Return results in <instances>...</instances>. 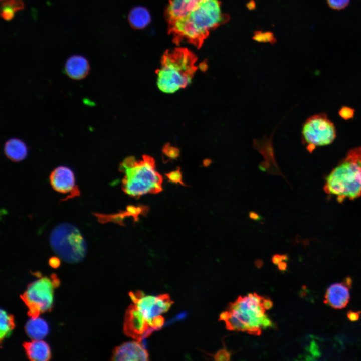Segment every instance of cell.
Listing matches in <instances>:
<instances>
[{"mask_svg": "<svg viewBox=\"0 0 361 361\" xmlns=\"http://www.w3.org/2000/svg\"><path fill=\"white\" fill-rule=\"evenodd\" d=\"M50 265L53 268L58 267L60 264V260L57 257H52L49 260Z\"/></svg>", "mask_w": 361, "mask_h": 361, "instance_id": "cell-32", "label": "cell"}, {"mask_svg": "<svg viewBox=\"0 0 361 361\" xmlns=\"http://www.w3.org/2000/svg\"><path fill=\"white\" fill-rule=\"evenodd\" d=\"M154 159L144 155L142 160L127 157L120 164L119 170L124 174L122 180L123 191L132 197L146 193L156 194L162 190V176L155 170Z\"/></svg>", "mask_w": 361, "mask_h": 361, "instance_id": "cell-4", "label": "cell"}, {"mask_svg": "<svg viewBox=\"0 0 361 361\" xmlns=\"http://www.w3.org/2000/svg\"><path fill=\"white\" fill-rule=\"evenodd\" d=\"M323 189L340 203L361 197V146L348 151L327 176Z\"/></svg>", "mask_w": 361, "mask_h": 361, "instance_id": "cell-2", "label": "cell"}, {"mask_svg": "<svg viewBox=\"0 0 361 361\" xmlns=\"http://www.w3.org/2000/svg\"><path fill=\"white\" fill-rule=\"evenodd\" d=\"M49 180L52 188L57 192L70 193L65 199L62 200L63 201L80 195L78 187L75 184L74 173L69 167L59 166L55 168L51 172Z\"/></svg>", "mask_w": 361, "mask_h": 361, "instance_id": "cell-10", "label": "cell"}, {"mask_svg": "<svg viewBox=\"0 0 361 361\" xmlns=\"http://www.w3.org/2000/svg\"><path fill=\"white\" fill-rule=\"evenodd\" d=\"M231 315V313L229 310L223 311L220 314L219 320L225 321L230 317Z\"/></svg>", "mask_w": 361, "mask_h": 361, "instance_id": "cell-33", "label": "cell"}, {"mask_svg": "<svg viewBox=\"0 0 361 361\" xmlns=\"http://www.w3.org/2000/svg\"><path fill=\"white\" fill-rule=\"evenodd\" d=\"M128 19L133 28L142 29L149 24L151 16L147 9L139 6L132 9L129 14Z\"/></svg>", "mask_w": 361, "mask_h": 361, "instance_id": "cell-18", "label": "cell"}, {"mask_svg": "<svg viewBox=\"0 0 361 361\" xmlns=\"http://www.w3.org/2000/svg\"><path fill=\"white\" fill-rule=\"evenodd\" d=\"M123 331L126 336L141 342L154 330L150 327L143 313L133 304H130L125 311Z\"/></svg>", "mask_w": 361, "mask_h": 361, "instance_id": "cell-9", "label": "cell"}, {"mask_svg": "<svg viewBox=\"0 0 361 361\" xmlns=\"http://www.w3.org/2000/svg\"><path fill=\"white\" fill-rule=\"evenodd\" d=\"M24 347L28 357L31 360L46 361L51 358L49 345L41 339L25 342Z\"/></svg>", "mask_w": 361, "mask_h": 361, "instance_id": "cell-15", "label": "cell"}, {"mask_svg": "<svg viewBox=\"0 0 361 361\" xmlns=\"http://www.w3.org/2000/svg\"><path fill=\"white\" fill-rule=\"evenodd\" d=\"M268 167V163L266 162H261L259 166V169L263 172L266 171L267 170Z\"/></svg>", "mask_w": 361, "mask_h": 361, "instance_id": "cell-38", "label": "cell"}, {"mask_svg": "<svg viewBox=\"0 0 361 361\" xmlns=\"http://www.w3.org/2000/svg\"><path fill=\"white\" fill-rule=\"evenodd\" d=\"M129 296L148 323L153 317L168 311L173 303L167 293L154 296L145 295L143 292L137 290L129 292Z\"/></svg>", "mask_w": 361, "mask_h": 361, "instance_id": "cell-8", "label": "cell"}, {"mask_svg": "<svg viewBox=\"0 0 361 361\" xmlns=\"http://www.w3.org/2000/svg\"><path fill=\"white\" fill-rule=\"evenodd\" d=\"M211 163L212 161L211 160L207 159L204 160L203 165L205 167H208L211 164Z\"/></svg>", "mask_w": 361, "mask_h": 361, "instance_id": "cell-40", "label": "cell"}, {"mask_svg": "<svg viewBox=\"0 0 361 361\" xmlns=\"http://www.w3.org/2000/svg\"><path fill=\"white\" fill-rule=\"evenodd\" d=\"M162 152L165 156L171 159L176 158L179 154V151L177 148L170 146L169 145H166L164 147Z\"/></svg>", "mask_w": 361, "mask_h": 361, "instance_id": "cell-27", "label": "cell"}, {"mask_svg": "<svg viewBox=\"0 0 361 361\" xmlns=\"http://www.w3.org/2000/svg\"><path fill=\"white\" fill-rule=\"evenodd\" d=\"M196 56L186 48L165 52L161 68L156 71L157 84L163 92L173 93L190 84L197 67Z\"/></svg>", "mask_w": 361, "mask_h": 361, "instance_id": "cell-3", "label": "cell"}, {"mask_svg": "<svg viewBox=\"0 0 361 361\" xmlns=\"http://www.w3.org/2000/svg\"><path fill=\"white\" fill-rule=\"evenodd\" d=\"M225 322L226 328L229 330L248 331L247 326L232 313L230 317Z\"/></svg>", "mask_w": 361, "mask_h": 361, "instance_id": "cell-22", "label": "cell"}, {"mask_svg": "<svg viewBox=\"0 0 361 361\" xmlns=\"http://www.w3.org/2000/svg\"><path fill=\"white\" fill-rule=\"evenodd\" d=\"M277 265L278 270L282 272H285L287 269V263L285 261H281Z\"/></svg>", "mask_w": 361, "mask_h": 361, "instance_id": "cell-36", "label": "cell"}, {"mask_svg": "<svg viewBox=\"0 0 361 361\" xmlns=\"http://www.w3.org/2000/svg\"><path fill=\"white\" fill-rule=\"evenodd\" d=\"M203 0H171L166 10L168 23L187 16Z\"/></svg>", "mask_w": 361, "mask_h": 361, "instance_id": "cell-13", "label": "cell"}, {"mask_svg": "<svg viewBox=\"0 0 361 361\" xmlns=\"http://www.w3.org/2000/svg\"><path fill=\"white\" fill-rule=\"evenodd\" d=\"M302 141L308 152L316 147L331 144L336 137L334 123L324 113L314 114L304 122L301 131Z\"/></svg>", "mask_w": 361, "mask_h": 361, "instance_id": "cell-7", "label": "cell"}, {"mask_svg": "<svg viewBox=\"0 0 361 361\" xmlns=\"http://www.w3.org/2000/svg\"><path fill=\"white\" fill-rule=\"evenodd\" d=\"M247 8L249 10H252L256 8V3L254 0H250L246 4Z\"/></svg>", "mask_w": 361, "mask_h": 361, "instance_id": "cell-37", "label": "cell"}, {"mask_svg": "<svg viewBox=\"0 0 361 361\" xmlns=\"http://www.w3.org/2000/svg\"><path fill=\"white\" fill-rule=\"evenodd\" d=\"M231 352L226 348H223L219 349L213 355L214 360L217 361H228L230 360Z\"/></svg>", "mask_w": 361, "mask_h": 361, "instance_id": "cell-25", "label": "cell"}, {"mask_svg": "<svg viewBox=\"0 0 361 361\" xmlns=\"http://www.w3.org/2000/svg\"><path fill=\"white\" fill-rule=\"evenodd\" d=\"M24 7L22 0H1V15L6 21L12 20L15 13Z\"/></svg>", "mask_w": 361, "mask_h": 361, "instance_id": "cell-19", "label": "cell"}, {"mask_svg": "<svg viewBox=\"0 0 361 361\" xmlns=\"http://www.w3.org/2000/svg\"><path fill=\"white\" fill-rule=\"evenodd\" d=\"M180 168L178 167L177 170L166 173L165 176L169 182L177 184L179 183L183 186H186L182 181V175Z\"/></svg>", "mask_w": 361, "mask_h": 361, "instance_id": "cell-23", "label": "cell"}, {"mask_svg": "<svg viewBox=\"0 0 361 361\" xmlns=\"http://www.w3.org/2000/svg\"><path fill=\"white\" fill-rule=\"evenodd\" d=\"M25 331L31 338L41 339L48 334L49 326L45 320L39 316L32 317L26 323Z\"/></svg>", "mask_w": 361, "mask_h": 361, "instance_id": "cell-17", "label": "cell"}, {"mask_svg": "<svg viewBox=\"0 0 361 361\" xmlns=\"http://www.w3.org/2000/svg\"><path fill=\"white\" fill-rule=\"evenodd\" d=\"M350 0H327L329 7L335 10H341L349 4Z\"/></svg>", "mask_w": 361, "mask_h": 361, "instance_id": "cell-26", "label": "cell"}, {"mask_svg": "<svg viewBox=\"0 0 361 361\" xmlns=\"http://www.w3.org/2000/svg\"><path fill=\"white\" fill-rule=\"evenodd\" d=\"M15 327L13 316L5 310L1 309L0 313V338L1 341L8 337Z\"/></svg>", "mask_w": 361, "mask_h": 361, "instance_id": "cell-20", "label": "cell"}, {"mask_svg": "<svg viewBox=\"0 0 361 361\" xmlns=\"http://www.w3.org/2000/svg\"><path fill=\"white\" fill-rule=\"evenodd\" d=\"M59 284L56 275L52 274L50 277H41L28 286L21 298L29 309L30 316H39L51 309L54 289Z\"/></svg>", "mask_w": 361, "mask_h": 361, "instance_id": "cell-6", "label": "cell"}, {"mask_svg": "<svg viewBox=\"0 0 361 361\" xmlns=\"http://www.w3.org/2000/svg\"><path fill=\"white\" fill-rule=\"evenodd\" d=\"M92 214L97 217L98 221L101 224L112 222L120 225H124L123 221L126 217L131 216L127 210L110 214L96 212H93Z\"/></svg>", "mask_w": 361, "mask_h": 361, "instance_id": "cell-21", "label": "cell"}, {"mask_svg": "<svg viewBox=\"0 0 361 361\" xmlns=\"http://www.w3.org/2000/svg\"><path fill=\"white\" fill-rule=\"evenodd\" d=\"M90 65L88 60L81 55H73L68 58L65 65V72L73 80L84 79L89 73Z\"/></svg>", "mask_w": 361, "mask_h": 361, "instance_id": "cell-14", "label": "cell"}, {"mask_svg": "<svg viewBox=\"0 0 361 361\" xmlns=\"http://www.w3.org/2000/svg\"><path fill=\"white\" fill-rule=\"evenodd\" d=\"M253 39L259 42H267L264 33L260 31L255 32Z\"/></svg>", "mask_w": 361, "mask_h": 361, "instance_id": "cell-29", "label": "cell"}, {"mask_svg": "<svg viewBox=\"0 0 361 361\" xmlns=\"http://www.w3.org/2000/svg\"><path fill=\"white\" fill-rule=\"evenodd\" d=\"M4 153L7 157L14 162L24 160L28 155V148L25 143L17 138L8 140L4 145Z\"/></svg>", "mask_w": 361, "mask_h": 361, "instance_id": "cell-16", "label": "cell"}, {"mask_svg": "<svg viewBox=\"0 0 361 361\" xmlns=\"http://www.w3.org/2000/svg\"><path fill=\"white\" fill-rule=\"evenodd\" d=\"M272 262L275 265H278L282 260L281 255L275 254L273 255L271 258Z\"/></svg>", "mask_w": 361, "mask_h": 361, "instance_id": "cell-35", "label": "cell"}, {"mask_svg": "<svg viewBox=\"0 0 361 361\" xmlns=\"http://www.w3.org/2000/svg\"><path fill=\"white\" fill-rule=\"evenodd\" d=\"M361 315V311H354L349 310L347 312V317L350 321H357Z\"/></svg>", "mask_w": 361, "mask_h": 361, "instance_id": "cell-28", "label": "cell"}, {"mask_svg": "<svg viewBox=\"0 0 361 361\" xmlns=\"http://www.w3.org/2000/svg\"><path fill=\"white\" fill-rule=\"evenodd\" d=\"M262 304L265 310H269L273 307V302L269 297H263Z\"/></svg>", "mask_w": 361, "mask_h": 361, "instance_id": "cell-30", "label": "cell"}, {"mask_svg": "<svg viewBox=\"0 0 361 361\" xmlns=\"http://www.w3.org/2000/svg\"><path fill=\"white\" fill-rule=\"evenodd\" d=\"M352 282L351 278L347 277L342 282L330 285L325 294L324 303L336 309L345 307L349 302Z\"/></svg>", "mask_w": 361, "mask_h": 361, "instance_id": "cell-11", "label": "cell"}, {"mask_svg": "<svg viewBox=\"0 0 361 361\" xmlns=\"http://www.w3.org/2000/svg\"><path fill=\"white\" fill-rule=\"evenodd\" d=\"M112 360H149V353L140 341L125 342L113 351Z\"/></svg>", "mask_w": 361, "mask_h": 361, "instance_id": "cell-12", "label": "cell"}, {"mask_svg": "<svg viewBox=\"0 0 361 361\" xmlns=\"http://www.w3.org/2000/svg\"><path fill=\"white\" fill-rule=\"evenodd\" d=\"M248 215L250 219L254 221H261L264 219L262 216L253 211H250Z\"/></svg>", "mask_w": 361, "mask_h": 361, "instance_id": "cell-31", "label": "cell"}, {"mask_svg": "<svg viewBox=\"0 0 361 361\" xmlns=\"http://www.w3.org/2000/svg\"><path fill=\"white\" fill-rule=\"evenodd\" d=\"M267 42H269L272 44H274L276 40L273 36V34L270 32H264Z\"/></svg>", "mask_w": 361, "mask_h": 361, "instance_id": "cell-34", "label": "cell"}, {"mask_svg": "<svg viewBox=\"0 0 361 361\" xmlns=\"http://www.w3.org/2000/svg\"><path fill=\"white\" fill-rule=\"evenodd\" d=\"M254 263H255V266L258 268H261L264 264V262H263V260H262L261 259L256 260Z\"/></svg>", "mask_w": 361, "mask_h": 361, "instance_id": "cell-39", "label": "cell"}, {"mask_svg": "<svg viewBox=\"0 0 361 361\" xmlns=\"http://www.w3.org/2000/svg\"><path fill=\"white\" fill-rule=\"evenodd\" d=\"M50 243L58 255L69 263L80 261L86 253V243L80 231L68 223H61L53 229Z\"/></svg>", "mask_w": 361, "mask_h": 361, "instance_id": "cell-5", "label": "cell"}, {"mask_svg": "<svg viewBox=\"0 0 361 361\" xmlns=\"http://www.w3.org/2000/svg\"><path fill=\"white\" fill-rule=\"evenodd\" d=\"M281 257L283 261H288L289 259V257L287 254H284L281 255Z\"/></svg>", "mask_w": 361, "mask_h": 361, "instance_id": "cell-41", "label": "cell"}, {"mask_svg": "<svg viewBox=\"0 0 361 361\" xmlns=\"http://www.w3.org/2000/svg\"><path fill=\"white\" fill-rule=\"evenodd\" d=\"M355 113L354 109L344 106L340 108L338 111L339 116L344 120H348L352 119Z\"/></svg>", "mask_w": 361, "mask_h": 361, "instance_id": "cell-24", "label": "cell"}, {"mask_svg": "<svg viewBox=\"0 0 361 361\" xmlns=\"http://www.w3.org/2000/svg\"><path fill=\"white\" fill-rule=\"evenodd\" d=\"M229 20L222 15L217 0H203L187 16L169 24V30L176 42L186 41L200 48L208 36L209 30Z\"/></svg>", "mask_w": 361, "mask_h": 361, "instance_id": "cell-1", "label": "cell"}]
</instances>
